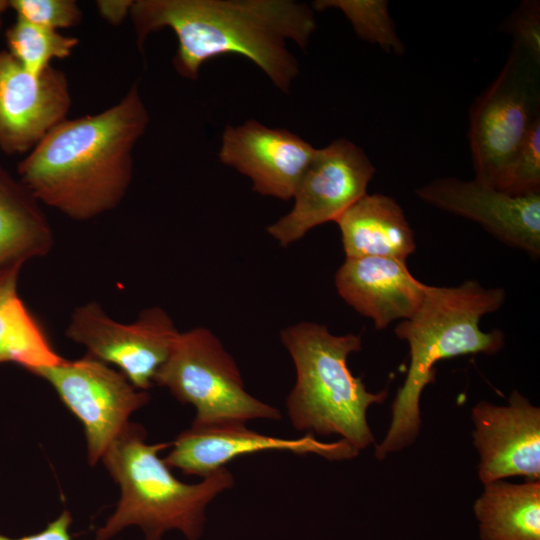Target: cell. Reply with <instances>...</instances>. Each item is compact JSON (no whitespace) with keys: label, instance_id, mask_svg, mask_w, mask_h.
I'll list each match as a JSON object with an SVG mask.
<instances>
[{"label":"cell","instance_id":"cell-1","mask_svg":"<svg viewBox=\"0 0 540 540\" xmlns=\"http://www.w3.org/2000/svg\"><path fill=\"white\" fill-rule=\"evenodd\" d=\"M129 16L140 50L152 32H174L173 66L181 77L195 80L205 62L237 54L284 93L299 72L287 41L304 49L316 28L310 6L293 0H136Z\"/></svg>","mask_w":540,"mask_h":540},{"label":"cell","instance_id":"cell-2","mask_svg":"<svg viewBox=\"0 0 540 540\" xmlns=\"http://www.w3.org/2000/svg\"><path fill=\"white\" fill-rule=\"evenodd\" d=\"M150 121L139 84L93 115L65 119L17 164L34 197L75 221L115 209L133 177V150Z\"/></svg>","mask_w":540,"mask_h":540},{"label":"cell","instance_id":"cell-3","mask_svg":"<svg viewBox=\"0 0 540 540\" xmlns=\"http://www.w3.org/2000/svg\"><path fill=\"white\" fill-rule=\"evenodd\" d=\"M504 300V289H486L475 281L456 287L426 286L418 311L395 329L397 337L409 345L410 365L392 405L390 427L376 445V458L384 459L415 441L421 426V393L435 381L438 361L495 354L503 348L504 333L498 329L484 332L479 324L483 315L498 310Z\"/></svg>","mask_w":540,"mask_h":540},{"label":"cell","instance_id":"cell-4","mask_svg":"<svg viewBox=\"0 0 540 540\" xmlns=\"http://www.w3.org/2000/svg\"><path fill=\"white\" fill-rule=\"evenodd\" d=\"M145 439L144 428L129 422L101 458L119 483L121 497L114 513L96 531V540H109L131 525L142 529L145 540H162L169 530L198 540L206 507L233 486V475L224 467L199 483L185 484L158 455L171 443L147 444Z\"/></svg>","mask_w":540,"mask_h":540},{"label":"cell","instance_id":"cell-5","mask_svg":"<svg viewBox=\"0 0 540 540\" xmlns=\"http://www.w3.org/2000/svg\"><path fill=\"white\" fill-rule=\"evenodd\" d=\"M296 382L286 399L293 427L319 435L337 434L358 451L375 443L367 410L381 404L388 389L371 393L350 371L347 359L362 348L360 335H334L327 326L300 322L281 332Z\"/></svg>","mask_w":540,"mask_h":540},{"label":"cell","instance_id":"cell-6","mask_svg":"<svg viewBox=\"0 0 540 540\" xmlns=\"http://www.w3.org/2000/svg\"><path fill=\"white\" fill-rule=\"evenodd\" d=\"M154 384L195 407L193 425L281 419L278 409L247 392L234 359L205 327L180 333Z\"/></svg>","mask_w":540,"mask_h":540},{"label":"cell","instance_id":"cell-7","mask_svg":"<svg viewBox=\"0 0 540 540\" xmlns=\"http://www.w3.org/2000/svg\"><path fill=\"white\" fill-rule=\"evenodd\" d=\"M538 64L514 44L498 77L475 101L469 142L475 180L501 189L506 171L538 114Z\"/></svg>","mask_w":540,"mask_h":540},{"label":"cell","instance_id":"cell-8","mask_svg":"<svg viewBox=\"0 0 540 540\" xmlns=\"http://www.w3.org/2000/svg\"><path fill=\"white\" fill-rule=\"evenodd\" d=\"M32 374L46 380L81 421L91 465L102 458L129 423V416L150 399L147 391L137 389L120 371L88 354L76 360L64 358Z\"/></svg>","mask_w":540,"mask_h":540},{"label":"cell","instance_id":"cell-9","mask_svg":"<svg viewBox=\"0 0 540 540\" xmlns=\"http://www.w3.org/2000/svg\"><path fill=\"white\" fill-rule=\"evenodd\" d=\"M65 335L84 345L88 355L117 366L137 389L148 391L180 332L160 307L144 309L132 323H120L91 301L74 309Z\"/></svg>","mask_w":540,"mask_h":540},{"label":"cell","instance_id":"cell-10","mask_svg":"<svg viewBox=\"0 0 540 540\" xmlns=\"http://www.w3.org/2000/svg\"><path fill=\"white\" fill-rule=\"evenodd\" d=\"M375 167L365 152L337 139L316 153L301 177L292 209L267 231L282 246L301 239L314 227L336 221L366 195Z\"/></svg>","mask_w":540,"mask_h":540},{"label":"cell","instance_id":"cell-11","mask_svg":"<svg viewBox=\"0 0 540 540\" xmlns=\"http://www.w3.org/2000/svg\"><path fill=\"white\" fill-rule=\"evenodd\" d=\"M71 107L67 75L50 66L42 75L27 72L7 50H0V150L29 153L66 119Z\"/></svg>","mask_w":540,"mask_h":540},{"label":"cell","instance_id":"cell-12","mask_svg":"<svg viewBox=\"0 0 540 540\" xmlns=\"http://www.w3.org/2000/svg\"><path fill=\"white\" fill-rule=\"evenodd\" d=\"M172 449L163 458L169 468H178L186 475L206 477L224 468L236 457L260 451H289L316 454L328 460L356 457L359 451L344 439L322 442L312 433L297 439H284L250 430L243 422L212 425H191L171 443Z\"/></svg>","mask_w":540,"mask_h":540},{"label":"cell","instance_id":"cell-13","mask_svg":"<svg viewBox=\"0 0 540 540\" xmlns=\"http://www.w3.org/2000/svg\"><path fill=\"white\" fill-rule=\"evenodd\" d=\"M471 419L480 459L478 476L483 484L512 476L540 480L539 407L515 390L506 406L477 403Z\"/></svg>","mask_w":540,"mask_h":540},{"label":"cell","instance_id":"cell-14","mask_svg":"<svg viewBox=\"0 0 540 540\" xmlns=\"http://www.w3.org/2000/svg\"><path fill=\"white\" fill-rule=\"evenodd\" d=\"M419 198L481 224L508 245L540 253V192L512 194L477 180L440 178L418 188Z\"/></svg>","mask_w":540,"mask_h":540},{"label":"cell","instance_id":"cell-15","mask_svg":"<svg viewBox=\"0 0 540 540\" xmlns=\"http://www.w3.org/2000/svg\"><path fill=\"white\" fill-rule=\"evenodd\" d=\"M316 150L286 129L269 128L249 120L225 128L219 158L247 176L255 192L289 200Z\"/></svg>","mask_w":540,"mask_h":540},{"label":"cell","instance_id":"cell-16","mask_svg":"<svg viewBox=\"0 0 540 540\" xmlns=\"http://www.w3.org/2000/svg\"><path fill=\"white\" fill-rule=\"evenodd\" d=\"M339 295L378 329L409 319L420 308L426 284L418 281L404 260L388 257L346 258L335 275Z\"/></svg>","mask_w":540,"mask_h":540},{"label":"cell","instance_id":"cell-17","mask_svg":"<svg viewBox=\"0 0 540 540\" xmlns=\"http://www.w3.org/2000/svg\"><path fill=\"white\" fill-rule=\"evenodd\" d=\"M346 258L388 257L406 261L415 251L413 231L391 197L364 195L336 221Z\"/></svg>","mask_w":540,"mask_h":540},{"label":"cell","instance_id":"cell-18","mask_svg":"<svg viewBox=\"0 0 540 540\" xmlns=\"http://www.w3.org/2000/svg\"><path fill=\"white\" fill-rule=\"evenodd\" d=\"M30 190L0 165V277L54 246L52 227Z\"/></svg>","mask_w":540,"mask_h":540},{"label":"cell","instance_id":"cell-19","mask_svg":"<svg viewBox=\"0 0 540 540\" xmlns=\"http://www.w3.org/2000/svg\"><path fill=\"white\" fill-rule=\"evenodd\" d=\"M473 508L481 540H540V480L486 483Z\"/></svg>","mask_w":540,"mask_h":540},{"label":"cell","instance_id":"cell-20","mask_svg":"<svg viewBox=\"0 0 540 540\" xmlns=\"http://www.w3.org/2000/svg\"><path fill=\"white\" fill-rule=\"evenodd\" d=\"M20 271L0 277V363L14 362L29 372L60 363L45 329L18 294Z\"/></svg>","mask_w":540,"mask_h":540},{"label":"cell","instance_id":"cell-21","mask_svg":"<svg viewBox=\"0 0 540 540\" xmlns=\"http://www.w3.org/2000/svg\"><path fill=\"white\" fill-rule=\"evenodd\" d=\"M9 54L30 74L42 75L53 59L71 55L79 39L44 28L20 18L5 31Z\"/></svg>","mask_w":540,"mask_h":540},{"label":"cell","instance_id":"cell-22","mask_svg":"<svg viewBox=\"0 0 540 540\" xmlns=\"http://www.w3.org/2000/svg\"><path fill=\"white\" fill-rule=\"evenodd\" d=\"M312 7L319 11L339 9L360 38L378 44L389 53L400 55L404 52V45L389 15L387 1L318 0L313 2Z\"/></svg>","mask_w":540,"mask_h":540},{"label":"cell","instance_id":"cell-23","mask_svg":"<svg viewBox=\"0 0 540 540\" xmlns=\"http://www.w3.org/2000/svg\"><path fill=\"white\" fill-rule=\"evenodd\" d=\"M500 190L512 194L540 192V117L511 161Z\"/></svg>","mask_w":540,"mask_h":540},{"label":"cell","instance_id":"cell-24","mask_svg":"<svg viewBox=\"0 0 540 540\" xmlns=\"http://www.w3.org/2000/svg\"><path fill=\"white\" fill-rule=\"evenodd\" d=\"M16 18L58 31L81 23L82 10L75 0H8Z\"/></svg>","mask_w":540,"mask_h":540},{"label":"cell","instance_id":"cell-25","mask_svg":"<svg viewBox=\"0 0 540 540\" xmlns=\"http://www.w3.org/2000/svg\"><path fill=\"white\" fill-rule=\"evenodd\" d=\"M514 36L519 46L535 63L540 62V5L538 1H523L504 28Z\"/></svg>","mask_w":540,"mask_h":540},{"label":"cell","instance_id":"cell-26","mask_svg":"<svg viewBox=\"0 0 540 540\" xmlns=\"http://www.w3.org/2000/svg\"><path fill=\"white\" fill-rule=\"evenodd\" d=\"M72 523V516L69 511L64 510L60 516L51 521L45 529L39 533L23 536L20 538H10L0 535V540H72L69 528Z\"/></svg>","mask_w":540,"mask_h":540},{"label":"cell","instance_id":"cell-27","mask_svg":"<svg viewBox=\"0 0 540 540\" xmlns=\"http://www.w3.org/2000/svg\"><path fill=\"white\" fill-rule=\"evenodd\" d=\"M134 0H100L96 2L100 16L112 25H119L130 14Z\"/></svg>","mask_w":540,"mask_h":540},{"label":"cell","instance_id":"cell-28","mask_svg":"<svg viewBox=\"0 0 540 540\" xmlns=\"http://www.w3.org/2000/svg\"><path fill=\"white\" fill-rule=\"evenodd\" d=\"M9 9V4H8V0H0V22H1V17L2 15L5 13V11H7Z\"/></svg>","mask_w":540,"mask_h":540}]
</instances>
